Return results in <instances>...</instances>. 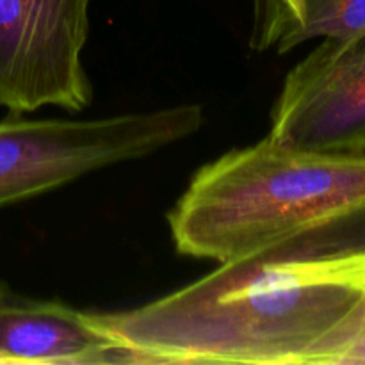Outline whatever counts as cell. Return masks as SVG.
Here are the masks:
<instances>
[{"instance_id":"6da1fadb","label":"cell","mask_w":365,"mask_h":365,"mask_svg":"<svg viewBox=\"0 0 365 365\" xmlns=\"http://www.w3.org/2000/svg\"><path fill=\"white\" fill-rule=\"evenodd\" d=\"M359 241L348 232L294 235L152 303L89 319L120 346L123 364L312 365L365 291L321 280L307 262Z\"/></svg>"},{"instance_id":"7a4b0ae2","label":"cell","mask_w":365,"mask_h":365,"mask_svg":"<svg viewBox=\"0 0 365 365\" xmlns=\"http://www.w3.org/2000/svg\"><path fill=\"white\" fill-rule=\"evenodd\" d=\"M182 257L230 262L294 235H365V153H321L264 138L200 168L168 214Z\"/></svg>"},{"instance_id":"3957f363","label":"cell","mask_w":365,"mask_h":365,"mask_svg":"<svg viewBox=\"0 0 365 365\" xmlns=\"http://www.w3.org/2000/svg\"><path fill=\"white\" fill-rule=\"evenodd\" d=\"M200 103L95 120H0V209L95 171L153 155L202 130Z\"/></svg>"},{"instance_id":"277c9868","label":"cell","mask_w":365,"mask_h":365,"mask_svg":"<svg viewBox=\"0 0 365 365\" xmlns=\"http://www.w3.org/2000/svg\"><path fill=\"white\" fill-rule=\"evenodd\" d=\"M91 0H0V107L81 113L93 102L84 68Z\"/></svg>"},{"instance_id":"5b68a950","label":"cell","mask_w":365,"mask_h":365,"mask_svg":"<svg viewBox=\"0 0 365 365\" xmlns=\"http://www.w3.org/2000/svg\"><path fill=\"white\" fill-rule=\"evenodd\" d=\"M267 138L289 148L365 153V32L323 39L285 77Z\"/></svg>"},{"instance_id":"8992f818","label":"cell","mask_w":365,"mask_h":365,"mask_svg":"<svg viewBox=\"0 0 365 365\" xmlns=\"http://www.w3.org/2000/svg\"><path fill=\"white\" fill-rule=\"evenodd\" d=\"M24 364H123V353L88 312L18 294L0 282V365Z\"/></svg>"},{"instance_id":"52a82bcc","label":"cell","mask_w":365,"mask_h":365,"mask_svg":"<svg viewBox=\"0 0 365 365\" xmlns=\"http://www.w3.org/2000/svg\"><path fill=\"white\" fill-rule=\"evenodd\" d=\"M365 32V0H299L292 13L255 9L252 48L289 53L314 38L353 39Z\"/></svg>"},{"instance_id":"ba28073f","label":"cell","mask_w":365,"mask_h":365,"mask_svg":"<svg viewBox=\"0 0 365 365\" xmlns=\"http://www.w3.org/2000/svg\"><path fill=\"white\" fill-rule=\"evenodd\" d=\"M312 365H365V292L316 351Z\"/></svg>"},{"instance_id":"9c48e42d","label":"cell","mask_w":365,"mask_h":365,"mask_svg":"<svg viewBox=\"0 0 365 365\" xmlns=\"http://www.w3.org/2000/svg\"><path fill=\"white\" fill-rule=\"evenodd\" d=\"M310 266L321 280L365 291V248L316 257Z\"/></svg>"}]
</instances>
